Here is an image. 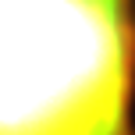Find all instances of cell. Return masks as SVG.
<instances>
[{
	"label": "cell",
	"mask_w": 135,
	"mask_h": 135,
	"mask_svg": "<svg viewBox=\"0 0 135 135\" xmlns=\"http://www.w3.org/2000/svg\"><path fill=\"white\" fill-rule=\"evenodd\" d=\"M128 93V0H0V135H124Z\"/></svg>",
	"instance_id": "obj_1"
}]
</instances>
